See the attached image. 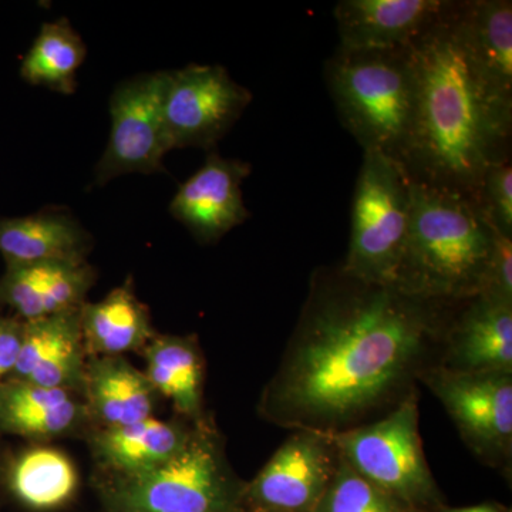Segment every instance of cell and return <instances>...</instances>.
I'll list each match as a JSON object with an SVG mask.
<instances>
[{
  "label": "cell",
  "mask_w": 512,
  "mask_h": 512,
  "mask_svg": "<svg viewBox=\"0 0 512 512\" xmlns=\"http://www.w3.org/2000/svg\"><path fill=\"white\" fill-rule=\"evenodd\" d=\"M447 305L367 284L340 266L316 272L259 413L296 430H348L419 376L427 348L446 330Z\"/></svg>",
  "instance_id": "6da1fadb"
},
{
  "label": "cell",
  "mask_w": 512,
  "mask_h": 512,
  "mask_svg": "<svg viewBox=\"0 0 512 512\" xmlns=\"http://www.w3.org/2000/svg\"><path fill=\"white\" fill-rule=\"evenodd\" d=\"M410 56L416 113L403 168L417 183L477 198L487 168L510 157L512 101L493 92L471 62L458 2L410 46Z\"/></svg>",
  "instance_id": "7a4b0ae2"
},
{
  "label": "cell",
  "mask_w": 512,
  "mask_h": 512,
  "mask_svg": "<svg viewBox=\"0 0 512 512\" xmlns=\"http://www.w3.org/2000/svg\"><path fill=\"white\" fill-rule=\"evenodd\" d=\"M410 197L409 231L396 288L444 303L468 301L483 292L495 229L477 198L413 180Z\"/></svg>",
  "instance_id": "3957f363"
},
{
  "label": "cell",
  "mask_w": 512,
  "mask_h": 512,
  "mask_svg": "<svg viewBox=\"0 0 512 512\" xmlns=\"http://www.w3.org/2000/svg\"><path fill=\"white\" fill-rule=\"evenodd\" d=\"M325 80L340 123L363 153L404 163L414 113L416 77L407 49H345L326 60Z\"/></svg>",
  "instance_id": "277c9868"
},
{
  "label": "cell",
  "mask_w": 512,
  "mask_h": 512,
  "mask_svg": "<svg viewBox=\"0 0 512 512\" xmlns=\"http://www.w3.org/2000/svg\"><path fill=\"white\" fill-rule=\"evenodd\" d=\"M97 485L106 512L244 511L245 484L207 420L195 423L183 450L161 466L137 476H103Z\"/></svg>",
  "instance_id": "5b68a950"
},
{
  "label": "cell",
  "mask_w": 512,
  "mask_h": 512,
  "mask_svg": "<svg viewBox=\"0 0 512 512\" xmlns=\"http://www.w3.org/2000/svg\"><path fill=\"white\" fill-rule=\"evenodd\" d=\"M409 174L382 154L365 153L353 195L348 255L340 269L367 284L396 286L409 231Z\"/></svg>",
  "instance_id": "8992f818"
},
{
  "label": "cell",
  "mask_w": 512,
  "mask_h": 512,
  "mask_svg": "<svg viewBox=\"0 0 512 512\" xmlns=\"http://www.w3.org/2000/svg\"><path fill=\"white\" fill-rule=\"evenodd\" d=\"M332 439L340 457L356 473L410 510L419 512L440 504L439 488L421 446L414 390L384 419L333 433Z\"/></svg>",
  "instance_id": "52a82bcc"
},
{
  "label": "cell",
  "mask_w": 512,
  "mask_h": 512,
  "mask_svg": "<svg viewBox=\"0 0 512 512\" xmlns=\"http://www.w3.org/2000/svg\"><path fill=\"white\" fill-rule=\"evenodd\" d=\"M419 377L484 463L507 466L512 451V373H468L437 365Z\"/></svg>",
  "instance_id": "ba28073f"
},
{
  "label": "cell",
  "mask_w": 512,
  "mask_h": 512,
  "mask_svg": "<svg viewBox=\"0 0 512 512\" xmlns=\"http://www.w3.org/2000/svg\"><path fill=\"white\" fill-rule=\"evenodd\" d=\"M168 72L140 74L119 84L110 99L109 144L94 171L96 185L124 174L164 170L171 151L164 124Z\"/></svg>",
  "instance_id": "9c48e42d"
},
{
  "label": "cell",
  "mask_w": 512,
  "mask_h": 512,
  "mask_svg": "<svg viewBox=\"0 0 512 512\" xmlns=\"http://www.w3.org/2000/svg\"><path fill=\"white\" fill-rule=\"evenodd\" d=\"M252 99L247 87L235 82L218 64H190L168 72L164 124L171 150L214 147Z\"/></svg>",
  "instance_id": "30bf717a"
},
{
  "label": "cell",
  "mask_w": 512,
  "mask_h": 512,
  "mask_svg": "<svg viewBox=\"0 0 512 512\" xmlns=\"http://www.w3.org/2000/svg\"><path fill=\"white\" fill-rule=\"evenodd\" d=\"M339 458L332 434L296 430L254 480L245 484V510L312 512L328 488Z\"/></svg>",
  "instance_id": "8fae6325"
},
{
  "label": "cell",
  "mask_w": 512,
  "mask_h": 512,
  "mask_svg": "<svg viewBox=\"0 0 512 512\" xmlns=\"http://www.w3.org/2000/svg\"><path fill=\"white\" fill-rule=\"evenodd\" d=\"M251 164L211 153L171 201L170 212L201 244L220 241L248 220L242 183Z\"/></svg>",
  "instance_id": "7c38bea8"
},
{
  "label": "cell",
  "mask_w": 512,
  "mask_h": 512,
  "mask_svg": "<svg viewBox=\"0 0 512 512\" xmlns=\"http://www.w3.org/2000/svg\"><path fill=\"white\" fill-rule=\"evenodd\" d=\"M448 0H342L336 5L340 47L407 49L439 23Z\"/></svg>",
  "instance_id": "4fadbf2b"
},
{
  "label": "cell",
  "mask_w": 512,
  "mask_h": 512,
  "mask_svg": "<svg viewBox=\"0 0 512 512\" xmlns=\"http://www.w3.org/2000/svg\"><path fill=\"white\" fill-rule=\"evenodd\" d=\"M447 323L441 366L468 373H512V302L481 292Z\"/></svg>",
  "instance_id": "5bb4252c"
},
{
  "label": "cell",
  "mask_w": 512,
  "mask_h": 512,
  "mask_svg": "<svg viewBox=\"0 0 512 512\" xmlns=\"http://www.w3.org/2000/svg\"><path fill=\"white\" fill-rule=\"evenodd\" d=\"M87 355L80 308L29 320L9 379L83 394Z\"/></svg>",
  "instance_id": "9a60e30c"
},
{
  "label": "cell",
  "mask_w": 512,
  "mask_h": 512,
  "mask_svg": "<svg viewBox=\"0 0 512 512\" xmlns=\"http://www.w3.org/2000/svg\"><path fill=\"white\" fill-rule=\"evenodd\" d=\"M96 284L89 262H42L6 266L0 278V311L23 322L82 308Z\"/></svg>",
  "instance_id": "2e32d148"
},
{
  "label": "cell",
  "mask_w": 512,
  "mask_h": 512,
  "mask_svg": "<svg viewBox=\"0 0 512 512\" xmlns=\"http://www.w3.org/2000/svg\"><path fill=\"white\" fill-rule=\"evenodd\" d=\"M92 430L83 394L22 380L0 384V434L45 443Z\"/></svg>",
  "instance_id": "e0dca14e"
},
{
  "label": "cell",
  "mask_w": 512,
  "mask_h": 512,
  "mask_svg": "<svg viewBox=\"0 0 512 512\" xmlns=\"http://www.w3.org/2000/svg\"><path fill=\"white\" fill-rule=\"evenodd\" d=\"M192 429L194 426L178 421L148 417L127 426L94 429L87 440L103 476L131 477L153 470L180 453Z\"/></svg>",
  "instance_id": "ac0fdd59"
},
{
  "label": "cell",
  "mask_w": 512,
  "mask_h": 512,
  "mask_svg": "<svg viewBox=\"0 0 512 512\" xmlns=\"http://www.w3.org/2000/svg\"><path fill=\"white\" fill-rule=\"evenodd\" d=\"M83 397L94 429L154 417L158 394L146 373L124 356L87 357Z\"/></svg>",
  "instance_id": "d6986e66"
},
{
  "label": "cell",
  "mask_w": 512,
  "mask_h": 512,
  "mask_svg": "<svg viewBox=\"0 0 512 512\" xmlns=\"http://www.w3.org/2000/svg\"><path fill=\"white\" fill-rule=\"evenodd\" d=\"M92 248V235L67 211L0 218V255L6 266L84 262Z\"/></svg>",
  "instance_id": "ffe728a7"
},
{
  "label": "cell",
  "mask_w": 512,
  "mask_h": 512,
  "mask_svg": "<svg viewBox=\"0 0 512 512\" xmlns=\"http://www.w3.org/2000/svg\"><path fill=\"white\" fill-rule=\"evenodd\" d=\"M458 25L468 56L493 92L512 101V2H458Z\"/></svg>",
  "instance_id": "44dd1931"
},
{
  "label": "cell",
  "mask_w": 512,
  "mask_h": 512,
  "mask_svg": "<svg viewBox=\"0 0 512 512\" xmlns=\"http://www.w3.org/2000/svg\"><path fill=\"white\" fill-rule=\"evenodd\" d=\"M80 325L87 357L141 352L157 335L150 312L134 295L131 282L113 289L99 302L84 303Z\"/></svg>",
  "instance_id": "7402d4cb"
},
{
  "label": "cell",
  "mask_w": 512,
  "mask_h": 512,
  "mask_svg": "<svg viewBox=\"0 0 512 512\" xmlns=\"http://www.w3.org/2000/svg\"><path fill=\"white\" fill-rule=\"evenodd\" d=\"M147 379L158 396L170 400L181 416L200 423L204 359L194 336L156 335L141 350Z\"/></svg>",
  "instance_id": "603a6c76"
},
{
  "label": "cell",
  "mask_w": 512,
  "mask_h": 512,
  "mask_svg": "<svg viewBox=\"0 0 512 512\" xmlns=\"http://www.w3.org/2000/svg\"><path fill=\"white\" fill-rule=\"evenodd\" d=\"M79 477L70 458L56 448L36 446L8 461L5 488L33 511H53L76 494Z\"/></svg>",
  "instance_id": "cb8c5ba5"
},
{
  "label": "cell",
  "mask_w": 512,
  "mask_h": 512,
  "mask_svg": "<svg viewBox=\"0 0 512 512\" xmlns=\"http://www.w3.org/2000/svg\"><path fill=\"white\" fill-rule=\"evenodd\" d=\"M86 53L82 37L69 20L45 23L23 59L20 76L32 86L73 94L77 87L76 73Z\"/></svg>",
  "instance_id": "d4e9b609"
},
{
  "label": "cell",
  "mask_w": 512,
  "mask_h": 512,
  "mask_svg": "<svg viewBox=\"0 0 512 512\" xmlns=\"http://www.w3.org/2000/svg\"><path fill=\"white\" fill-rule=\"evenodd\" d=\"M340 456V454H339ZM312 512H414L339 458L332 480Z\"/></svg>",
  "instance_id": "484cf974"
},
{
  "label": "cell",
  "mask_w": 512,
  "mask_h": 512,
  "mask_svg": "<svg viewBox=\"0 0 512 512\" xmlns=\"http://www.w3.org/2000/svg\"><path fill=\"white\" fill-rule=\"evenodd\" d=\"M477 198L490 224L505 237L512 238L511 157L487 168Z\"/></svg>",
  "instance_id": "4316f807"
},
{
  "label": "cell",
  "mask_w": 512,
  "mask_h": 512,
  "mask_svg": "<svg viewBox=\"0 0 512 512\" xmlns=\"http://www.w3.org/2000/svg\"><path fill=\"white\" fill-rule=\"evenodd\" d=\"M483 292L493 293L505 301L512 302V238L505 237L497 229Z\"/></svg>",
  "instance_id": "83f0119b"
},
{
  "label": "cell",
  "mask_w": 512,
  "mask_h": 512,
  "mask_svg": "<svg viewBox=\"0 0 512 512\" xmlns=\"http://www.w3.org/2000/svg\"><path fill=\"white\" fill-rule=\"evenodd\" d=\"M25 322L0 311V384L8 380L18 362Z\"/></svg>",
  "instance_id": "f1b7e54d"
},
{
  "label": "cell",
  "mask_w": 512,
  "mask_h": 512,
  "mask_svg": "<svg viewBox=\"0 0 512 512\" xmlns=\"http://www.w3.org/2000/svg\"><path fill=\"white\" fill-rule=\"evenodd\" d=\"M444 512H504L500 507L493 504L474 505V507L456 508V510H446Z\"/></svg>",
  "instance_id": "f546056e"
},
{
  "label": "cell",
  "mask_w": 512,
  "mask_h": 512,
  "mask_svg": "<svg viewBox=\"0 0 512 512\" xmlns=\"http://www.w3.org/2000/svg\"><path fill=\"white\" fill-rule=\"evenodd\" d=\"M6 464H8V460H6L5 453H3L2 441H0V495H2L3 488H5Z\"/></svg>",
  "instance_id": "4dcf8cb0"
},
{
  "label": "cell",
  "mask_w": 512,
  "mask_h": 512,
  "mask_svg": "<svg viewBox=\"0 0 512 512\" xmlns=\"http://www.w3.org/2000/svg\"><path fill=\"white\" fill-rule=\"evenodd\" d=\"M242 512H269V511L245 510V508H244V511H242Z\"/></svg>",
  "instance_id": "1f68e13d"
}]
</instances>
